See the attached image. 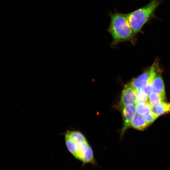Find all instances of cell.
I'll return each instance as SVG.
<instances>
[{
	"mask_svg": "<svg viewBox=\"0 0 170 170\" xmlns=\"http://www.w3.org/2000/svg\"><path fill=\"white\" fill-rule=\"evenodd\" d=\"M122 113L123 122L121 133L122 135L126 130L131 126L132 121L136 114L135 104L130 105L123 107L122 109Z\"/></svg>",
	"mask_w": 170,
	"mask_h": 170,
	"instance_id": "cell-4",
	"label": "cell"
},
{
	"mask_svg": "<svg viewBox=\"0 0 170 170\" xmlns=\"http://www.w3.org/2000/svg\"><path fill=\"white\" fill-rule=\"evenodd\" d=\"M152 110L158 116L170 113V103L163 101L158 106L153 107Z\"/></svg>",
	"mask_w": 170,
	"mask_h": 170,
	"instance_id": "cell-8",
	"label": "cell"
},
{
	"mask_svg": "<svg viewBox=\"0 0 170 170\" xmlns=\"http://www.w3.org/2000/svg\"><path fill=\"white\" fill-rule=\"evenodd\" d=\"M135 105L136 114L142 116L151 110L153 108L149 101L136 104Z\"/></svg>",
	"mask_w": 170,
	"mask_h": 170,
	"instance_id": "cell-10",
	"label": "cell"
},
{
	"mask_svg": "<svg viewBox=\"0 0 170 170\" xmlns=\"http://www.w3.org/2000/svg\"><path fill=\"white\" fill-rule=\"evenodd\" d=\"M150 72V69L132 80L130 83L135 90L141 89L146 85L149 78Z\"/></svg>",
	"mask_w": 170,
	"mask_h": 170,
	"instance_id": "cell-5",
	"label": "cell"
},
{
	"mask_svg": "<svg viewBox=\"0 0 170 170\" xmlns=\"http://www.w3.org/2000/svg\"><path fill=\"white\" fill-rule=\"evenodd\" d=\"M148 98L149 101L153 107H156L163 101L165 97L158 93L152 92L148 95Z\"/></svg>",
	"mask_w": 170,
	"mask_h": 170,
	"instance_id": "cell-11",
	"label": "cell"
},
{
	"mask_svg": "<svg viewBox=\"0 0 170 170\" xmlns=\"http://www.w3.org/2000/svg\"><path fill=\"white\" fill-rule=\"evenodd\" d=\"M142 116L144 120L149 125L152 123L158 117L152 110Z\"/></svg>",
	"mask_w": 170,
	"mask_h": 170,
	"instance_id": "cell-14",
	"label": "cell"
},
{
	"mask_svg": "<svg viewBox=\"0 0 170 170\" xmlns=\"http://www.w3.org/2000/svg\"><path fill=\"white\" fill-rule=\"evenodd\" d=\"M76 143L87 141L82 134L78 131H67L66 132Z\"/></svg>",
	"mask_w": 170,
	"mask_h": 170,
	"instance_id": "cell-12",
	"label": "cell"
},
{
	"mask_svg": "<svg viewBox=\"0 0 170 170\" xmlns=\"http://www.w3.org/2000/svg\"><path fill=\"white\" fill-rule=\"evenodd\" d=\"M110 24L108 31L111 34L114 43L130 40L134 34L128 23L126 14L117 12L110 13Z\"/></svg>",
	"mask_w": 170,
	"mask_h": 170,
	"instance_id": "cell-1",
	"label": "cell"
},
{
	"mask_svg": "<svg viewBox=\"0 0 170 170\" xmlns=\"http://www.w3.org/2000/svg\"><path fill=\"white\" fill-rule=\"evenodd\" d=\"M150 69L151 70L150 74L147 83L144 87L141 89L148 95H149L152 92L153 82L156 75L155 63L153 64Z\"/></svg>",
	"mask_w": 170,
	"mask_h": 170,
	"instance_id": "cell-9",
	"label": "cell"
},
{
	"mask_svg": "<svg viewBox=\"0 0 170 170\" xmlns=\"http://www.w3.org/2000/svg\"><path fill=\"white\" fill-rule=\"evenodd\" d=\"M152 92L158 93L165 97L164 83L161 76L158 74L155 76L152 85Z\"/></svg>",
	"mask_w": 170,
	"mask_h": 170,
	"instance_id": "cell-6",
	"label": "cell"
},
{
	"mask_svg": "<svg viewBox=\"0 0 170 170\" xmlns=\"http://www.w3.org/2000/svg\"><path fill=\"white\" fill-rule=\"evenodd\" d=\"M160 2V0H153L145 6L126 14L128 23L134 34L139 32L153 17Z\"/></svg>",
	"mask_w": 170,
	"mask_h": 170,
	"instance_id": "cell-2",
	"label": "cell"
},
{
	"mask_svg": "<svg viewBox=\"0 0 170 170\" xmlns=\"http://www.w3.org/2000/svg\"><path fill=\"white\" fill-rule=\"evenodd\" d=\"M149 125L144 120L142 116L137 114L135 115L131 123V126L132 127L140 130H144Z\"/></svg>",
	"mask_w": 170,
	"mask_h": 170,
	"instance_id": "cell-7",
	"label": "cell"
},
{
	"mask_svg": "<svg viewBox=\"0 0 170 170\" xmlns=\"http://www.w3.org/2000/svg\"><path fill=\"white\" fill-rule=\"evenodd\" d=\"M135 104V90L130 83L126 84L122 90L119 105L122 108L128 105Z\"/></svg>",
	"mask_w": 170,
	"mask_h": 170,
	"instance_id": "cell-3",
	"label": "cell"
},
{
	"mask_svg": "<svg viewBox=\"0 0 170 170\" xmlns=\"http://www.w3.org/2000/svg\"><path fill=\"white\" fill-rule=\"evenodd\" d=\"M136 104L144 103L149 101L148 95L140 89L135 90Z\"/></svg>",
	"mask_w": 170,
	"mask_h": 170,
	"instance_id": "cell-13",
	"label": "cell"
}]
</instances>
